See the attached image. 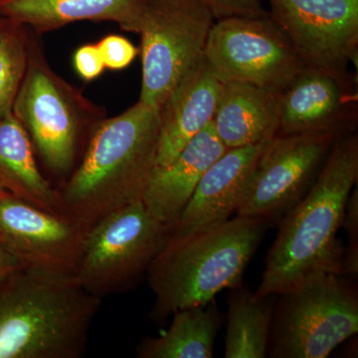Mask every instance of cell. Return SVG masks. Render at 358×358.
I'll return each mask as SVG.
<instances>
[{
  "label": "cell",
  "instance_id": "obj_1",
  "mask_svg": "<svg viewBox=\"0 0 358 358\" xmlns=\"http://www.w3.org/2000/svg\"><path fill=\"white\" fill-rule=\"evenodd\" d=\"M357 178L358 138L343 134L305 196L279 221L254 296H279L317 275H341L345 249L338 233Z\"/></svg>",
  "mask_w": 358,
  "mask_h": 358
},
{
  "label": "cell",
  "instance_id": "obj_2",
  "mask_svg": "<svg viewBox=\"0 0 358 358\" xmlns=\"http://www.w3.org/2000/svg\"><path fill=\"white\" fill-rule=\"evenodd\" d=\"M160 109L141 102L90 131L83 157L59 192L61 212L89 231L143 199L155 166Z\"/></svg>",
  "mask_w": 358,
  "mask_h": 358
},
{
  "label": "cell",
  "instance_id": "obj_3",
  "mask_svg": "<svg viewBox=\"0 0 358 358\" xmlns=\"http://www.w3.org/2000/svg\"><path fill=\"white\" fill-rule=\"evenodd\" d=\"M102 300L76 275L22 266L0 285V358H81Z\"/></svg>",
  "mask_w": 358,
  "mask_h": 358
},
{
  "label": "cell",
  "instance_id": "obj_4",
  "mask_svg": "<svg viewBox=\"0 0 358 358\" xmlns=\"http://www.w3.org/2000/svg\"><path fill=\"white\" fill-rule=\"evenodd\" d=\"M268 224L263 218L236 215L188 236L169 237L147 272L155 299L150 313L155 322L208 305L216 294L241 284Z\"/></svg>",
  "mask_w": 358,
  "mask_h": 358
},
{
  "label": "cell",
  "instance_id": "obj_5",
  "mask_svg": "<svg viewBox=\"0 0 358 358\" xmlns=\"http://www.w3.org/2000/svg\"><path fill=\"white\" fill-rule=\"evenodd\" d=\"M13 114L44 164L58 176L71 173L82 138L106 117L81 92L52 69L34 42L30 43L27 70Z\"/></svg>",
  "mask_w": 358,
  "mask_h": 358
},
{
  "label": "cell",
  "instance_id": "obj_6",
  "mask_svg": "<svg viewBox=\"0 0 358 358\" xmlns=\"http://www.w3.org/2000/svg\"><path fill=\"white\" fill-rule=\"evenodd\" d=\"M336 274L320 275L281 296L268 350L275 358H326L358 331V294Z\"/></svg>",
  "mask_w": 358,
  "mask_h": 358
},
{
  "label": "cell",
  "instance_id": "obj_7",
  "mask_svg": "<svg viewBox=\"0 0 358 358\" xmlns=\"http://www.w3.org/2000/svg\"><path fill=\"white\" fill-rule=\"evenodd\" d=\"M171 229L141 200L121 207L87 233L78 282L96 298L131 288L169 241Z\"/></svg>",
  "mask_w": 358,
  "mask_h": 358
},
{
  "label": "cell",
  "instance_id": "obj_8",
  "mask_svg": "<svg viewBox=\"0 0 358 358\" xmlns=\"http://www.w3.org/2000/svg\"><path fill=\"white\" fill-rule=\"evenodd\" d=\"M199 0H148L141 15V102L162 107L169 94L204 58L214 24Z\"/></svg>",
  "mask_w": 358,
  "mask_h": 358
},
{
  "label": "cell",
  "instance_id": "obj_9",
  "mask_svg": "<svg viewBox=\"0 0 358 358\" xmlns=\"http://www.w3.org/2000/svg\"><path fill=\"white\" fill-rule=\"evenodd\" d=\"M204 59L222 83L255 85L280 93L306 67L268 13L234 16L214 23Z\"/></svg>",
  "mask_w": 358,
  "mask_h": 358
},
{
  "label": "cell",
  "instance_id": "obj_10",
  "mask_svg": "<svg viewBox=\"0 0 358 358\" xmlns=\"http://www.w3.org/2000/svg\"><path fill=\"white\" fill-rule=\"evenodd\" d=\"M338 136L313 133L271 138L247 178L237 215L281 220L313 185Z\"/></svg>",
  "mask_w": 358,
  "mask_h": 358
},
{
  "label": "cell",
  "instance_id": "obj_11",
  "mask_svg": "<svg viewBox=\"0 0 358 358\" xmlns=\"http://www.w3.org/2000/svg\"><path fill=\"white\" fill-rule=\"evenodd\" d=\"M273 20L307 67L348 73L357 58L358 0H268Z\"/></svg>",
  "mask_w": 358,
  "mask_h": 358
},
{
  "label": "cell",
  "instance_id": "obj_12",
  "mask_svg": "<svg viewBox=\"0 0 358 358\" xmlns=\"http://www.w3.org/2000/svg\"><path fill=\"white\" fill-rule=\"evenodd\" d=\"M87 233L64 214L7 193L0 197V244L23 266L76 274Z\"/></svg>",
  "mask_w": 358,
  "mask_h": 358
},
{
  "label": "cell",
  "instance_id": "obj_13",
  "mask_svg": "<svg viewBox=\"0 0 358 358\" xmlns=\"http://www.w3.org/2000/svg\"><path fill=\"white\" fill-rule=\"evenodd\" d=\"M357 120V87L348 73L336 74L306 66L280 93L278 136H341L352 133Z\"/></svg>",
  "mask_w": 358,
  "mask_h": 358
},
{
  "label": "cell",
  "instance_id": "obj_14",
  "mask_svg": "<svg viewBox=\"0 0 358 358\" xmlns=\"http://www.w3.org/2000/svg\"><path fill=\"white\" fill-rule=\"evenodd\" d=\"M268 141L226 150L200 179L169 237L188 236L230 219L237 211L247 178Z\"/></svg>",
  "mask_w": 358,
  "mask_h": 358
},
{
  "label": "cell",
  "instance_id": "obj_15",
  "mask_svg": "<svg viewBox=\"0 0 358 358\" xmlns=\"http://www.w3.org/2000/svg\"><path fill=\"white\" fill-rule=\"evenodd\" d=\"M223 83L205 59L169 94L160 109V129L155 166L171 164L194 136L213 120Z\"/></svg>",
  "mask_w": 358,
  "mask_h": 358
},
{
  "label": "cell",
  "instance_id": "obj_16",
  "mask_svg": "<svg viewBox=\"0 0 358 358\" xmlns=\"http://www.w3.org/2000/svg\"><path fill=\"white\" fill-rule=\"evenodd\" d=\"M212 122L166 166H155L141 201L155 219L171 227L203 174L226 152Z\"/></svg>",
  "mask_w": 358,
  "mask_h": 358
},
{
  "label": "cell",
  "instance_id": "obj_17",
  "mask_svg": "<svg viewBox=\"0 0 358 358\" xmlns=\"http://www.w3.org/2000/svg\"><path fill=\"white\" fill-rule=\"evenodd\" d=\"M148 0H0V17L39 33L78 21H112L138 33Z\"/></svg>",
  "mask_w": 358,
  "mask_h": 358
},
{
  "label": "cell",
  "instance_id": "obj_18",
  "mask_svg": "<svg viewBox=\"0 0 358 358\" xmlns=\"http://www.w3.org/2000/svg\"><path fill=\"white\" fill-rule=\"evenodd\" d=\"M280 92L244 83H223L212 124L226 148L257 145L279 129Z\"/></svg>",
  "mask_w": 358,
  "mask_h": 358
},
{
  "label": "cell",
  "instance_id": "obj_19",
  "mask_svg": "<svg viewBox=\"0 0 358 358\" xmlns=\"http://www.w3.org/2000/svg\"><path fill=\"white\" fill-rule=\"evenodd\" d=\"M0 192L62 213L60 194L40 171L32 141L13 114L0 120Z\"/></svg>",
  "mask_w": 358,
  "mask_h": 358
},
{
  "label": "cell",
  "instance_id": "obj_20",
  "mask_svg": "<svg viewBox=\"0 0 358 358\" xmlns=\"http://www.w3.org/2000/svg\"><path fill=\"white\" fill-rule=\"evenodd\" d=\"M212 303L174 313L169 329L157 338L141 339L136 346V357H213L220 317Z\"/></svg>",
  "mask_w": 358,
  "mask_h": 358
},
{
  "label": "cell",
  "instance_id": "obj_21",
  "mask_svg": "<svg viewBox=\"0 0 358 358\" xmlns=\"http://www.w3.org/2000/svg\"><path fill=\"white\" fill-rule=\"evenodd\" d=\"M228 300L226 358L267 357L268 336L274 317L273 296H254L241 286L230 289Z\"/></svg>",
  "mask_w": 358,
  "mask_h": 358
},
{
  "label": "cell",
  "instance_id": "obj_22",
  "mask_svg": "<svg viewBox=\"0 0 358 358\" xmlns=\"http://www.w3.org/2000/svg\"><path fill=\"white\" fill-rule=\"evenodd\" d=\"M29 47L21 25L0 17V120L13 114L27 70Z\"/></svg>",
  "mask_w": 358,
  "mask_h": 358
},
{
  "label": "cell",
  "instance_id": "obj_23",
  "mask_svg": "<svg viewBox=\"0 0 358 358\" xmlns=\"http://www.w3.org/2000/svg\"><path fill=\"white\" fill-rule=\"evenodd\" d=\"M106 69L122 70L133 63L138 49L129 40L120 35H108L96 43Z\"/></svg>",
  "mask_w": 358,
  "mask_h": 358
},
{
  "label": "cell",
  "instance_id": "obj_24",
  "mask_svg": "<svg viewBox=\"0 0 358 358\" xmlns=\"http://www.w3.org/2000/svg\"><path fill=\"white\" fill-rule=\"evenodd\" d=\"M208 8L214 20H221L234 16L265 15L261 0H199Z\"/></svg>",
  "mask_w": 358,
  "mask_h": 358
},
{
  "label": "cell",
  "instance_id": "obj_25",
  "mask_svg": "<svg viewBox=\"0 0 358 358\" xmlns=\"http://www.w3.org/2000/svg\"><path fill=\"white\" fill-rule=\"evenodd\" d=\"M341 227L345 228L348 237V248L343 251V260L345 266L355 268L358 266V192L355 188L346 202Z\"/></svg>",
  "mask_w": 358,
  "mask_h": 358
},
{
  "label": "cell",
  "instance_id": "obj_26",
  "mask_svg": "<svg viewBox=\"0 0 358 358\" xmlns=\"http://www.w3.org/2000/svg\"><path fill=\"white\" fill-rule=\"evenodd\" d=\"M74 66L79 76L85 81H92L101 76L105 64L96 44H86L75 52Z\"/></svg>",
  "mask_w": 358,
  "mask_h": 358
},
{
  "label": "cell",
  "instance_id": "obj_27",
  "mask_svg": "<svg viewBox=\"0 0 358 358\" xmlns=\"http://www.w3.org/2000/svg\"><path fill=\"white\" fill-rule=\"evenodd\" d=\"M22 266V263L10 251L0 244V285Z\"/></svg>",
  "mask_w": 358,
  "mask_h": 358
},
{
  "label": "cell",
  "instance_id": "obj_28",
  "mask_svg": "<svg viewBox=\"0 0 358 358\" xmlns=\"http://www.w3.org/2000/svg\"><path fill=\"white\" fill-rule=\"evenodd\" d=\"M3 194H6V193H4V192H0V197H1V196H2V195H3Z\"/></svg>",
  "mask_w": 358,
  "mask_h": 358
}]
</instances>
